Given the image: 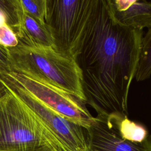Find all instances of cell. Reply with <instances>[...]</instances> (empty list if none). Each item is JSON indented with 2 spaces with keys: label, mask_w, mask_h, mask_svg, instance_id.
Masks as SVG:
<instances>
[{
  "label": "cell",
  "mask_w": 151,
  "mask_h": 151,
  "mask_svg": "<svg viewBox=\"0 0 151 151\" xmlns=\"http://www.w3.org/2000/svg\"><path fill=\"white\" fill-rule=\"evenodd\" d=\"M88 151H151V136L127 117L96 116L86 129Z\"/></svg>",
  "instance_id": "277c9868"
},
{
  "label": "cell",
  "mask_w": 151,
  "mask_h": 151,
  "mask_svg": "<svg viewBox=\"0 0 151 151\" xmlns=\"http://www.w3.org/2000/svg\"><path fill=\"white\" fill-rule=\"evenodd\" d=\"M18 40L14 31L6 24L0 26V45L5 47H14Z\"/></svg>",
  "instance_id": "7c38bea8"
},
{
  "label": "cell",
  "mask_w": 151,
  "mask_h": 151,
  "mask_svg": "<svg viewBox=\"0 0 151 151\" xmlns=\"http://www.w3.org/2000/svg\"><path fill=\"white\" fill-rule=\"evenodd\" d=\"M21 7L43 27H47L45 21V0L18 1Z\"/></svg>",
  "instance_id": "8fae6325"
},
{
  "label": "cell",
  "mask_w": 151,
  "mask_h": 151,
  "mask_svg": "<svg viewBox=\"0 0 151 151\" xmlns=\"http://www.w3.org/2000/svg\"><path fill=\"white\" fill-rule=\"evenodd\" d=\"M17 93L42 118L56 142L65 151H87L86 129L73 123L44 105L13 81Z\"/></svg>",
  "instance_id": "52a82bcc"
},
{
  "label": "cell",
  "mask_w": 151,
  "mask_h": 151,
  "mask_svg": "<svg viewBox=\"0 0 151 151\" xmlns=\"http://www.w3.org/2000/svg\"><path fill=\"white\" fill-rule=\"evenodd\" d=\"M11 2L12 3L17 16V22L13 27L17 30L15 35L18 39L31 40L40 44L55 47L47 27L41 25L21 7L18 1Z\"/></svg>",
  "instance_id": "9c48e42d"
},
{
  "label": "cell",
  "mask_w": 151,
  "mask_h": 151,
  "mask_svg": "<svg viewBox=\"0 0 151 151\" xmlns=\"http://www.w3.org/2000/svg\"><path fill=\"white\" fill-rule=\"evenodd\" d=\"M18 40L15 47H4L9 68L28 73L86 102L81 72L71 56L54 46Z\"/></svg>",
  "instance_id": "3957f363"
},
{
  "label": "cell",
  "mask_w": 151,
  "mask_h": 151,
  "mask_svg": "<svg viewBox=\"0 0 151 151\" xmlns=\"http://www.w3.org/2000/svg\"><path fill=\"white\" fill-rule=\"evenodd\" d=\"M90 0H45V21L60 51L72 57Z\"/></svg>",
  "instance_id": "8992f818"
},
{
  "label": "cell",
  "mask_w": 151,
  "mask_h": 151,
  "mask_svg": "<svg viewBox=\"0 0 151 151\" xmlns=\"http://www.w3.org/2000/svg\"><path fill=\"white\" fill-rule=\"evenodd\" d=\"M87 151H88V150H87Z\"/></svg>",
  "instance_id": "9a60e30c"
},
{
  "label": "cell",
  "mask_w": 151,
  "mask_h": 151,
  "mask_svg": "<svg viewBox=\"0 0 151 151\" xmlns=\"http://www.w3.org/2000/svg\"><path fill=\"white\" fill-rule=\"evenodd\" d=\"M114 15L122 25L142 30L151 27V2L145 0H110Z\"/></svg>",
  "instance_id": "ba28073f"
},
{
  "label": "cell",
  "mask_w": 151,
  "mask_h": 151,
  "mask_svg": "<svg viewBox=\"0 0 151 151\" xmlns=\"http://www.w3.org/2000/svg\"><path fill=\"white\" fill-rule=\"evenodd\" d=\"M6 24V18L5 14L0 11V26Z\"/></svg>",
  "instance_id": "4fadbf2b"
},
{
  "label": "cell",
  "mask_w": 151,
  "mask_h": 151,
  "mask_svg": "<svg viewBox=\"0 0 151 151\" xmlns=\"http://www.w3.org/2000/svg\"><path fill=\"white\" fill-rule=\"evenodd\" d=\"M143 35L117 21L110 0H90L72 57L81 72L86 103L97 116L127 117Z\"/></svg>",
  "instance_id": "6da1fadb"
},
{
  "label": "cell",
  "mask_w": 151,
  "mask_h": 151,
  "mask_svg": "<svg viewBox=\"0 0 151 151\" xmlns=\"http://www.w3.org/2000/svg\"><path fill=\"white\" fill-rule=\"evenodd\" d=\"M2 54V52H0V61H2L3 63H5V61H2V59H4V60H6L7 61V58H2V57H1V54Z\"/></svg>",
  "instance_id": "5bb4252c"
},
{
  "label": "cell",
  "mask_w": 151,
  "mask_h": 151,
  "mask_svg": "<svg viewBox=\"0 0 151 151\" xmlns=\"http://www.w3.org/2000/svg\"><path fill=\"white\" fill-rule=\"evenodd\" d=\"M0 151H65L42 118L1 74Z\"/></svg>",
  "instance_id": "7a4b0ae2"
},
{
  "label": "cell",
  "mask_w": 151,
  "mask_h": 151,
  "mask_svg": "<svg viewBox=\"0 0 151 151\" xmlns=\"http://www.w3.org/2000/svg\"><path fill=\"white\" fill-rule=\"evenodd\" d=\"M1 73L44 105L68 120L87 129L94 120L86 102L28 73L8 68Z\"/></svg>",
  "instance_id": "5b68a950"
},
{
  "label": "cell",
  "mask_w": 151,
  "mask_h": 151,
  "mask_svg": "<svg viewBox=\"0 0 151 151\" xmlns=\"http://www.w3.org/2000/svg\"><path fill=\"white\" fill-rule=\"evenodd\" d=\"M151 76V27L143 35L135 80L143 81Z\"/></svg>",
  "instance_id": "30bf717a"
}]
</instances>
